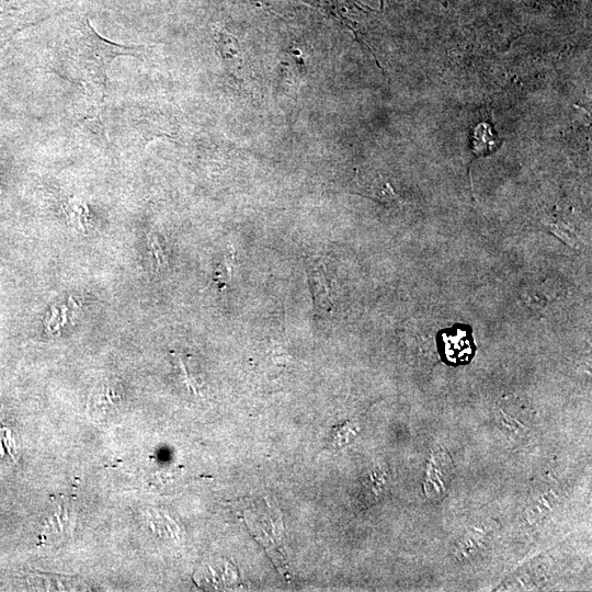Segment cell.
I'll return each instance as SVG.
<instances>
[{"label":"cell","instance_id":"obj_3","mask_svg":"<svg viewBox=\"0 0 592 592\" xmlns=\"http://www.w3.org/2000/svg\"><path fill=\"white\" fill-rule=\"evenodd\" d=\"M214 38L217 52L228 70L236 71L240 69L243 57L238 39L229 33L218 29L214 31Z\"/></svg>","mask_w":592,"mask_h":592},{"label":"cell","instance_id":"obj_6","mask_svg":"<svg viewBox=\"0 0 592 592\" xmlns=\"http://www.w3.org/2000/svg\"><path fill=\"white\" fill-rule=\"evenodd\" d=\"M149 246L151 247L157 261L160 264H164L163 253H162V250H161V248L159 246V242H158L156 236H150L149 237Z\"/></svg>","mask_w":592,"mask_h":592},{"label":"cell","instance_id":"obj_4","mask_svg":"<svg viewBox=\"0 0 592 592\" xmlns=\"http://www.w3.org/2000/svg\"><path fill=\"white\" fill-rule=\"evenodd\" d=\"M473 136V151L477 156L489 155L500 145V139L494 135L492 127L487 123L477 125Z\"/></svg>","mask_w":592,"mask_h":592},{"label":"cell","instance_id":"obj_1","mask_svg":"<svg viewBox=\"0 0 592 592\" xmlns=\"http://www.w3.org/2000/svg\"><path fill=\"white\" fill-rule=\"evenodd\" d=\"M64 55L68 65L81 80L87 93L100 105L104 102L107 69L118 56L140 58L144 46H126L100 36L86 16H79L70 26Z\"/></svg>","mask_w":592,"mask_h":592},{"label":"cell","instance_id":"obj_5","mask_svg":"<svg viewBox=\"0 0 592 592\" xmlns=\"http://www.w3.org/2000/svg\"><path fill=\"white\" fill-rule=\"evenodd\" d=\"M119 401L116 391L111 385L102 386L99 391L93 395L91 403L96 407H109Z\"/></svg>","mask_w":592,"mask_h":592},{"label":"cell","instance_id":"obj_2","mask_svg":"<svg viewBox=\"0 0 592 592\" xmlns=\"http://www.w3.org/2000/svg\"><path fill=\"white\" fill-rule=\"evenodd\" d=\"M47 16L39 0H0V47L18 32Z\"/></svg>","mask_w":592,"mask_h":592},{"label":"cell","instance_id":"obj_7","mask_svg":"<svg viewBox=\"0 0 592 592\" xmlns=\"http://www.w3.org/2000/svg\"><path fill=\"white\" fill-rule=\"evenodd\" d=\"M537 1L547 2L554 5H560L562 2H566L568 0H537Z\"/></svg>","mask_w":592,"mask_h":592}]
</instances>
